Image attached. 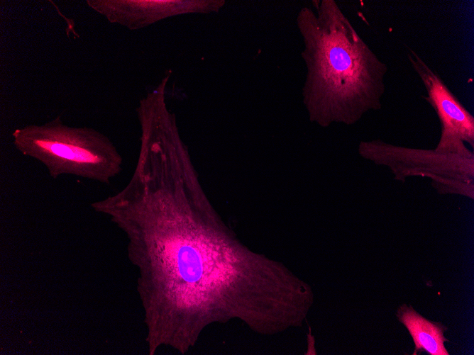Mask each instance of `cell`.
<instances>
[{
    "label": "cell",
    "mask_w": 474,
    "mask_h": 355,
    "mask_svg": "<svg viewBox=\"0 0 474 355\" xmlns=\"http://www.w3.org/2000/svg\"><path fill=\"white\" fill-rule=\"evenodd\" d=\"M297 23L307 74L302 89L309 119L321 127L353 125L380 111L387 66L372 50L334 0H313Z\"/></svg>",
    "instance_id": "cell-1"
},
{
    "label": "cell",
    "mask_w": 474,
    "mask_h": 355,
    "mask_svg": "<svg viewBox=\"0 0 474 355\" xmlns=\"http://www.w3.org/2000/svg\"><path fill=\"white\" fill-rule=\"evenodd\" d=\"M358 153L363 158L388 168L396 181L404 183L411 176L426 177L441 195L474 198V157L400 146L381 139L360 142Z\"/></svg>",
    "instance_id": "cell-2"
},
{
    "label": "cell",
    "mask_w": 474,
    "mask_h": 355,
    "mask_svg": "<svg viewBox=\"0 0 474 355\" xmlns=\"http://www.w3.org/2000/svg\"><path fill=\"white\" fill-rule=\"evenodd\" d=\"M407 58L423 84L424 98L434 110L441 126L434 150L441 153L474 157V117L451 91L441 76L412 48Z\"/></svg>",
    "instance_id": "cell-3"
},
{
    "label": "cell",
    "mask_w": 474,
    "mask_h": 355,
    "mask_svg": "<svg viewBox=\"0 0 474 355\" xmlns=\"http://www.w3.org/2000/svg\"><path fill=\"white\" fill-rule=\"evenodd\" d=\"M396 316L407 329L414 343V355L421 351L430 355H449L444 342L447 327L441 322L427 320L412 306L403 304L396 312Z\"/></svg>",
    "instance_id": "cell-4"
},
{
    "label": "cell",
    "mask_w": 474,
    "mask_h": 355,
    "mask_svg": "<svg viewBox=\"0 0 474 355\" xmlns=\"http://www.w3.org/2000/svg\"><path fill=\"white\" fill-rule=\"evenodd\" d=\"M35 145L45 153L62 160L79 164H95L100 158L89 150L79 146L75 142L60 140L58 137L43 138L35 141Z\"/></svg>",
    "instance_id": "cell-5"
}]
</instances>
